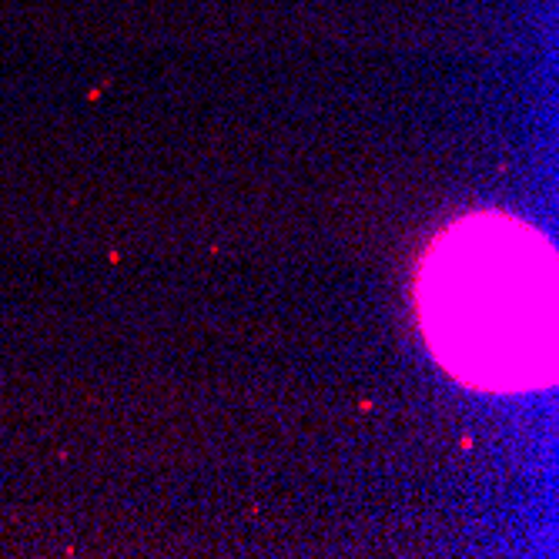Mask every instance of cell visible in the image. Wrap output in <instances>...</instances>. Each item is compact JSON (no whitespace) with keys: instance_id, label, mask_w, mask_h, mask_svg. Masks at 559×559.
Returning a JSON list of instances; mask_svg holds the SVG:
<instances>
[{"instance_id":"1","label":"cell","mask_w":559,"mask_h":559,"mask_svg":"<svg viewBox=\"0 0 559 559\" xmlns=\"http://www.w3.org/2000/svg\"><path fill=\"white\" fill-rule=\"evenodd\" d=\"M419 326L449 376L482 392L556 378V251L533 224L476 211L443 228L416 275Z\"/></svg>"}]
</instances>
